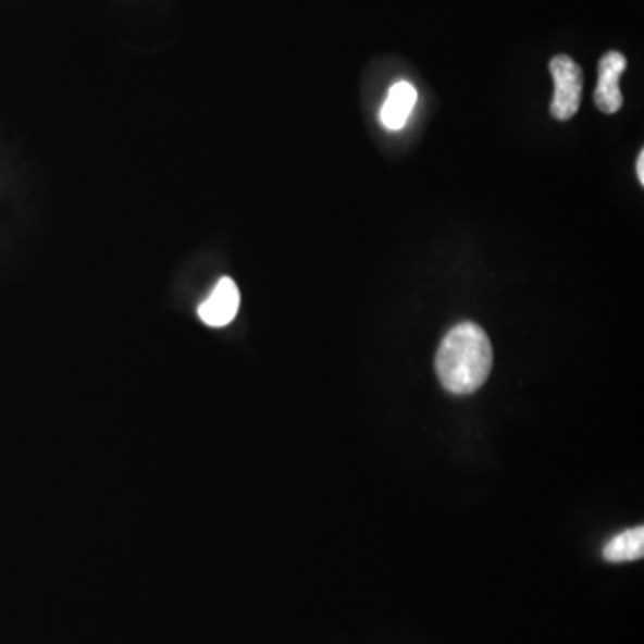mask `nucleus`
I'll return each mask as SVG.
<instances>
[{
	"instance_id": "nucleus-1",
	"label": "nucleus",
	"mask_w": 644,
	"mask_h": 644,
	"mask_svg": "<svg viewBox=\"0 0 644 644\" xmlns=\"http://www.w3.org/2000/svg\"><path fill=\"white\" fill-rule=\"evenodd\" d=\"M493 358V346L483 327L460 322L444 337L435 357V371L446 391L462 396L487 382Z\"/></svg>"
},
{
	"instance_id": "nucleus-2",
	"label": "nucleus",
	"mask_w": 644,
	"mask_h": 644,
	"mask_svg": "<svg viewBox=\"0 0 644 644\" xmlns=\"http://www.w3.org/2000/svg\"><path fill=\"white\" fill-rule=\"evenodd\" d=\"M549 72L555 83L554 101L549 111L557 121H569L577 115L582 104L584 74L579 63L566 54L555 55L549 61Z\"/></svg>"
},
{
	"instance_id": "nucleus-3",
	"label": "nucleus",
	"mask_w": 644,
	"mask_h": 644,
	"mask_svg": "<svg viewBox=\"0 0 644 644\" xmlns=\"http://www.w3.org/2000/svg\"><path fill=\"white\" fill-rule=\"evenodd\" d=\"M624 69H627V58L621 52H607L599 60L598 86L594 91V102L607 115H615L623 107L619 77L623 76Z\"/></svg>"
},
{
	"instance_id": "nucleus-4",
	"label": "nucleus",
	"mask_w": 644,
	"mask_h": 644,
	"mask_svg": "<svg viewBox=\"0 0 644 644\" xmlns=\"http://www.w3.org/2000/svg\"><path fill=\"white\" fill-rule=\"evenodd\" d=\"M240 308V293L232 277H222L212 294L199 305V319L212 327H224L237 318Z\"/></svg>"
},
{
	"instance_id": "nucleus-5",
	"label": "nucleus",
	"mask_w": 644,
	"mask_h": 644,
	"mask_svg": "<svg viewBox=\"0 0 644 644\" xmlns=\"http://www.w3.org/2000/svg\"><path fill=\"white\" fill-rule=\"evenodd\" d=\"M418 101V91L407 81H399L391 86L387 101L383 102L380 111V121L391 132H398L407 124L408 116L412 113Z\"/></svg>"
},
{
	"instance_id": "nucleus-6",
	"label": "nucleus",
	"mask_w": 644,
	"mask_h": 644,
	"mask_svg": "<svg viewBox=\"0 0 644 644\" xmlns=\"http://www.w3.org/2000/svg\"><path fill=\"white\" fill-rule=\"evenodd\" d=\"M644 555V529L624 530L621 534L610 538L605 544L604 557L609 562H630V560L643 559Z\"/></svg>"
},
{
	"instance_id": "nucleus-7",
	"label": "nucleus",
	"mask_w": 644,
	"mask_h": 644,
	"mask_svg": "<svg viewBox=\"0 0 644 644\" xmlns=\"http://www.w3.org/2000/svg\"><path fill=\"white\" fill-rule=\"evenodd\" d=\"M635 172H637V179H640L641 185H644V151H641L640 157H637Z\"/></svg>"
}]
</instances>
